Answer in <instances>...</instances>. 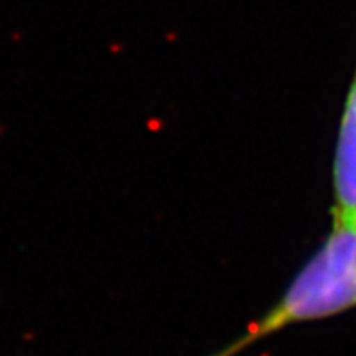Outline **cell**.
Returning <instances> with one entry per match:
<instances>
[{
  "instance_id": "7a4b0ae2",
  "label": "cell",
  "mask_w": 356,
  "mask_h": 356,
  "mask_svg": "<svg viewBox=\"0 0 356 356\" xmlns=\"http://www.w3.org/2000/svg\"><path fill=\"white\" fill-rule=\"evenodd\" d=\"M331 182L333 220L356 224V67L340 113Z\"/></svg>"
},
{
  "instance_id": "3957f363",
  "label": "cell",
  "mask_w": 356,
  "mask_h": 356,
  "mask_svg": "<svg viewBox=\"0 0 356 356\" xmlns=\"http://www.w3.org/2000/svg\"><path fill=\"white\" fill-rule=\"evenodd\" d=\"M240 351H242V347H240L238 342L234 340L233 343H229V346H227V347L220 349V351L215 353V355H213V356H234V355H236V353H240Z\"/></svg>"
},
{
  "instance_id": "6da1fadb",
  "label": "cell",
  "mask_w": 356,
  "mask_h": 356,
  "mask_svg": "<svg viewBox=\"0 0 356 356\" xmlns=\"http://www.w3.org/2000/svg\"><path fill=\"white\" fill-rule=\"evenodd\" d=\"M356 309V224L333 220L271 309L236 340L242 349L295 325Z\"/></svg>"
}]
</instances>
